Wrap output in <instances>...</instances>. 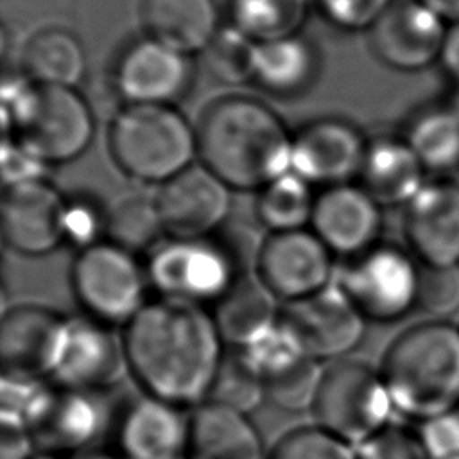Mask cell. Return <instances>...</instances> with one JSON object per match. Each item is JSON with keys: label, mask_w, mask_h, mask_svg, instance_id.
Instances as JSON below:
<instances>
[{"label": "cell", "mask_w": 459, "mask_h": 459, "mask_svg": "<svg viewBox=\"0 0 459 459\" xmlns=\"http://www.w3.org/2000/svg\"><path fill=\"white\" fill-rule=\"evenodd\" d=\"M122 341L140 393L186 411L208 400L228 350L210 308L167 298L149 299Z\"/></svg>", "instance_id": "cell-1"}, {"label": "cell", "mask_w": 459, "mask_h": 459, "mask_svg": "<svg viewBox=\"0 0 459 459\" xmlns=\"http://www.w3.org/2000/svg\"><path fill=\"white\" fill-rule=\"evenodd\" d=\"M201 163L231 190H260L292 167V134L264 102L230 95L208 104L197 126Z\"/></svg>", "instance_id": "cell-2"}, {"label": "cell", "mask_w": 459, "mask_h": 459, "mask_svg": "<svg viewBox=\"0 0 459 459\" xmlns=\"http://www.w3.org/2000/svg\"><path fill=\"white\" fill-rule=\"evenodd\" d=\"M4 136H13L43 163H66L91 143L95 120L90 102L75 90L5 74L2 84Z\"/></svg>", "instance_id": "cell-3"}, {"label": "cell", "mask_w": 459, "mask_h": 459, "mask_svg": "<svg viewBox=\"0 0 459 459\" xmlns=\"http://www.w3.org/2000/svg\"><path fill=\"white\" fill-rule=\"evenodd\" d=\"M380 375L393 407L429 420L459 405V330L423 323L405 330L387 348Z\"/></svg>", "instance_id": "cell-4"}, {"label": "cell", "mask_w": 459, "mask_h": 459, "mask_svg": "<svg viewBox=\"0 0 459 459\" xmlns=\"http://www.w3.org/2000/svg\"><path fill=\"white\" fill-rule=\"evenodd\" d=\"M109 151L133 179L163 185L194 165L197 131L169 104H127L109 127Z\"/></svg>", "instance_id": "cell-5"}, {"label": "cell", "mask_w": 459, "mask_h": 459, "mask_svg": "<svg viewBox=\"0 0 459 459\" xmlns=\"http://www.w3.org/2000/svg\"><path fill=\"white\" fill-rule=\"evenodd\" d=\"M149 287L158 298L210 308L244 274L238 255L226 240L165 237L145 255Z\"/></svg>", "instance_id": "cell-6"}, {"label": "cell", "mask_w": 459, "mask_h": 459, "mask_svg": "<svg viewBox=\"0 0 459 459\" xmlns=\"http://www.w3.org/2000/svg\"><path fill=\"white\" fill-rule=\"evenodd\" d=\"M70 290L82 316L122 330L145 307L151 287L138 255L102 240L75 253Z\"/></svg>", "instance_id": "cell-7"}, {"label": "cell", "mask_w": 459, "mask_h": 459, "mask_svg": "<svg viewBox=\"0 0 459 459\" xmlns=\"http://www.w3.org/2000/svg\"><path fill=\"white\" fill-rule=\"evenodd\" d=\"M106 394L56 380L36 385L22 416L38 450L74 459L95 448L99 439L111 430L117 412Z\"/></svg>", "instance_id": "cell-8"}, {"label": "cell", "mask_w": 459, "mask_h": 459, "mask_svg": "<svg viewBox=\"0 0 459 459\" xmlns=\"http://www.w3.org/2000/svg\"><path fill=\"white\" fill-rule=\"evenodd\" d=\"M393 409L380 371L362 360L325 366L314 405V423L357 446L384 427Z\"/></svg>", "instance_id": "cell-9"}, {"label": "cell", "mask_w": 459, "mask_h": 459, "mask_svg": "<svg viewBox=\"0 0 459 459\" xmlns=\"http://www.w3.org/2000/svg\"><path fill=\"white\" fill-rule=\"evenodd\" d=\"M70 319L43 303H16L0 319L2 378L20 384L54 380L68 339Z\"/></svg>", "instance_id": "cell-10"}, {"label": "cell", "mask_w": 459, "mask_h": 459, "mask_svg": "<svg viewBox=\"0 0 459 459\" xmlns=\"http://www.w3.org/2000/svg\"><path fill=\"white\" fill-rule=\"evenodd\" d=\"M335 281L366 321H396L418 305L420 269L394 244L378 242L348 258Z\"/></svg>", "instance_id": "cell-11"}, {"label": "cell", "mask_w": 459, "mask_h": 459, "mask_svg": "<svg viewBox=\"0 0 459 459\" xmlns=\"http://www.w3.org/2000/svg\"><path fill=\"white\" fill-rule=\"evenodd\" d=\"M333 256L310 228L267 233L256 247L253 274L285 305L328 287Z\"/></svg>", "instance_id": "cell-12"}, {"label": "cell", "mask_w": 459, "mask_h": 459, "mask_svg": "<svg viewBox=\"0 0 459 459\" xmlns=\"http://www.w3.org/2000/svg\"><path fill=\"white\" fill-rule=\"evenodd\" d=\"M281 319L308 357L328 364L353 351L366 330L364 316L337 281L312 296L281 305Z\"/></svg>", "instance_id": "cell-13"}, {"label": "cell", "mask_w": 459, "mask_h": 459, "mask_svg": "<svg viewBox=\"0 0 459 459\" xmlns=\"http://www.w3.org/2000/svg\"><path fill=\"white\" fill-rule=\"evenodd\" d=\"M66 197L47 179L4 186V244L22 256H45L65 246Z\"/></svg>", "instance_id": "cell-14"}, {"label": "cell", "mask_w": 459, "mask_h": 459, "mask_svg": "<svg viewBox=\"0 0 459 459\" xmlns=\"http://www.w3.org/2000/svg\"><path fill=\"white\" fill-rule=\"evenodd\" d=\"M154 201L167 237H210L230 215L231 188L203 163H194L160 185Z\"/></svg>", "instance_id": "cell-15"}, {"label": "cell", "mask_w": 459, "mask_h": 459, "mask_svg": "<svg viewBox=\"0 0 459 459\" xmlns=\"http://www.w3.org/2000/svg\"><path fill=\"white\" fill-rule=\"evenodd\" d=\"M192 79L190 56L151 36L131 41L113 70L115 91L127 104L172 106L190 90Z\"/></svg>", "instance_id": "cell-16"}, {"label": "cell", "mask_w": 459, "mask_h": 459, "mask_svg": "<svg viewBox=\"0 0 459 459\" xmlns=\"http://www.w3.org/2000/svg\"><path fill=\"white\" fill-rule=\"evenodd\" d=\"M190 411L140 393L118 407L113 448L124 459H186Z\"/></svg>", "instance_id": "cell-17"}, {"label": "cell", "mask_w": 459, "mask_h": 459, "mask_svg": "<svg viewBox=\"0 0 459 459\" xmlns=\"http://www.w3.org/2000/svg\"><path fill=\"white\" fill-rule=\"evenodd\" d=\"M448 25L420 0H393L369 29L375 56L391 68L416 72L441 56Z\"/></svg>", "instance_id": "cell-18"}, {"label": "cell", "mask_w": 459, "mask_h": 459, "mask_svg": "<svg viewBox=\"0 0 459 459\" xmlns=\"http://www.w3.org/2000/svg\"><path fill=\"white\" fill-rule=\"evenodd\" d=\"M368 142L360 129L342 118H317L292 138L290 170L312 186H333L359 178Z\"/></svg>", "instance_id": "cell-19"}, {"label": "cell", "mask_w": 459, "mask_h": 459, "mask_svg": "<svg viewBox=\"0 0 459 459\" xmlns=\"http://www.w3.org/2000/svg\"><path fill=\"white\" fill-rule=\"evenodd\" d=\"M380 204L351 183L326 186L316 195L310 230L335 255L353 258L378 244Z\"/></svg>", "instance_id": "cell-20"}, {"label": "cell", "mask_w": 459, "mask_h": 459, "mask_svg": "<svg viewBox=\"0 0 459 459\" xmlns=\"http://www.w3.org/2000/svg\"><path fill=\"white\" fill-rule=\"evenodd\" d=\"M127 373L122 332L86 316L72 317L56 382L109 393Z\"/></svg>", "instance_id": "cell-21"}, {"label": "cell", "mask_w": 459, "mask_h": 459, "mask_svg": "<svg viewBox=\"0 0 459 459\" xmlns=\"http://www.w3.org/2000/svg\"><path fill=\"white\" fill-rule=\"evenodd\" d=\"M405 237L425 265H459V185L425 183L405 210Z\"/></svg>", "instance_id": "cell-22"}, {"label": "cell", "mask_w": 459, "mask_h": 459, "mask_svg": "<svg viewBox=\"0 0 459 459\" xmlns=\"http://www.w3.org/2000/svg\"><path fill=\"white\" fill-rule=\"evenodd\" d=\"M186 459H267L249 414L206 400L188 416Z\"/></svg>", "instance_id": "cell-23"}, {"label": "cell", "mask_w": 459, "mask_h": 459, "mask_svg": "<svg viewBox=\"0 0 459 459\" xmlns=\"http://www.w3.org/2000/svg\"><path fill=\"white\" fill-rule=\"evenodd\" d=\"M210 312L226 348L244 350L276 326L281 303L255 274H242Z\"/></svg>", "instance_id": "cell-24"}, {"label": "cell", "mask_w": 459, "mask_h": 459, "mask_svg": "<svg viewBox=\"0 0 459 459\" xmlns=\"http://www.w3.org/2000/svg\"><path fill=\"white\" fill-rule=\"evenodd\" d=\"M425 170L427 169L403 136H380L368 142V151L359 172V185L380 206L409 204L425 185Z\"/></svg>", "instance_id": "cell-25"}, {"label": "cell", "mask_w": 459, "mask_h": 459, "mask_svg": "<svg viewBox=\"0 0 459 459\" xmlns=\"http://www.w3.org/2000/svg\"><path fill=\"white\" fill-rule=\"evenodd\" d=\"M147 36L183 52H203L217 34L219 11L213 0H142Z\"/></svg>", "instance_id": "cell-26"}, {"label": "cell", "mask_w": 459, "mask_h": 459, "mask_svg": "<svg viewBox=\"0 0 459 459\" xmlns=\"http://www.w3.org/2000/svg\"><path fill=\"white\" fill-rule=\"evenodd\" d=\"M317 72V48L301 34L256 45L253 82L274 97L301 95L314 84Z\"/></svg>", "instance_id": "cell-27"}, {"label": "cell", "mask_w": 459, "mask_h": 459, "mask_svg": "<svg viewBox=\"0 0 459 459\" xmlns=\"http://www.w3.org/2000/svg\"><path fill=\"white\" fill-rule=\"evenodd\" d=\"M22 63L30 81L65 88H75L84 79L88 66L81 39L63 27L38 30L27 41Z\"/></svg>", "instance_id": "cell-28"}, {"label": "cell", "mask_w": 459, "mask_h": 459, "mask_svg": "<svg viewBox=\"0 0 459 459\" xmlns=\"http://www.w3.org/2000/svg\"><path fill=\"white\" fill-rule=\"evenodd\" d=\"M403 140L429 170L459 165V104L427 106L411 117Z\"/></svg>", "instance_id": "cell-29"}, {"label": "cell", "mask_w": 459, "mask_h": 459, "mask_svg": "<svg viewBox=\"0 0 459 459\" xmlns=\"http://www.w3.org/2000/svg\"><path fill=\"white\" fill-rule=\"evenodd\" d=\"M316 195L308 181L289 170L258 190L255 215L267 233L310 228Z\"/></svg>", "instance_id": "cell-30"}, {"label": "cell", "mask_w": 459, "mask_h": 459, "mask_svg": "<svg viewBox=\"0 0 459 459\" xmlns=\"http://www.w3.org/2000/svg\"><path fill=\"white\" fill-rule=\"evenodd\" d=\"M308 0H230L231 25L256 43L299 34Z\"/></svg>", "instance_id": "cell-31"}, {"label": "cell", "mask_w": 459, "mask_h": 459, "mask_svg": "<svg viewBox=\"0 0 459 459\" xmlns=\"http://www.w3.org/2000/svg\"><path fill=\"white\" fill-rule=\"evenodd\" d=\"M165 237L154 197L127 195L108 210L106 240L134 255H147Z\"/></svg>", "instance_id": "cell-32"}, {"label": "cell", "mask_w": 459, "mask_h": 459, "mask_svg": "<svg viewBox=\"0 0 459 459\" xmlns=\"http://www.w3.org/2000/svg\"><path fill=\"white\" fill-rule=\"evenodd\" d=\"M256 45L255 39L246 36L235 25L221 27L201 52L204 68L212 77L224 84L237 86L253 82Z\"/></svg>", "instance_id": "cell-33"}, {"label": "cell", "mask_w": 459, "mask_h": 459, "mask_svg": "<svg viewBox=\"0 0 459 459\" xmlns=\"http://www.w3.org/2000/svg\"><path fill=\"white\" fill-rule=\"evenodd\" d=\"M208 400L249 414L265 402L264 380L240 350L228 348Z\"/></svg>", "instance_id": "cell-34"}, {"label": "cell", "mask_w": 459, "mask_h": 459, "mask_svg": "<svg viewBox=\"0 0 459 459\" xmlns=\"http://www.w3.org/2000/svg\"><path fill=\"white\" fill-rule=\"evenodd\" d=\"M323 369V362L308 355L301 357L294 364L264 380L265 402L273 403L276 409L289 412L310 411L316 400Z\"/></svg>", "instance_id": "cell-35"}, {"label": "cell", "mask_w": 459, "mask_h": 459, "mask_svg": "<svg viewBox=\"0 0 459 459\" xmlns=\"http://www.w3.org/2000/svg\"><path fill=\"white\" fill-rule=\"evenodd\" d=\"M267 459H357V452L314 423L283 432L267 450Z\"/></svg>", "instance_id": "cell-36"}, {"label": "cell", "mask_w": 459, "mask_h": 459, "mask_svg": "<svg viewBox=\"0 0 459 459\" xmlns=\"http://www.w3.org/2000/svg\"><path fill=\"white\" fill-rule=\"evenodd\" d=\"M106 217L108 210L90 197L66 199L65 246L77 253L106 240Z\"/></svg>", "instance_id": "cell-37"}, {"label": "cell", "mask_w": 459, "mask_h": 459, "mask_svg": "<svg viewBox=\"0 0 459 459\" xmlns=\"http://www.w3.org/2000/svg\"><path fill=\"white\" fill-rule=\"evenodd\" d=\"M418 307L446 316L459 307V265H425L420 269Z\"/></svg>", "instance_id": "cell-38"}, {"label": "cell", "mask_w": 459, "mask_h": 459, "mask_svg": "<svg viewBox=\"0 0 459 459\" xmlns=\"http://www.w3.org/2000/svg\"><path fill=\"white\" fill-rule=\"evenodd\" d=\"M357 459H429L418 436L400 427H384L355 446Z\"/></svg>", "instance_id": "cell-39"}, {"label": "cell", "mask_w": 459, "mask_h": 459, "mask_svg": "<svg viewBox=\"0 0 459 459\" xmlns=\"http://www.w3.org/2000/svg\"><path fill=\"white\" fill-rule=\"evenodd\" d=\"M323 16L344 29L362 30L371 29L385 13L393 0H316Z\"/></svg>", "instance_id": "cell-40"}, {"label": "cell", "mask_w": 459, "mask_h": 459, "mask_svg": "<svg viewBox=\"0 0 459 459\" xmlns=\"http://www.w3.org/2000/svg\"><path fill=\"white\" fill-rule=\"evenodd\" d=\"M418 437L429 459L459 457V411L452 409L425 420Z\"/></svg>", "instance_id": "cell-41"}, {"label": "cell", "mask_w": 459, "mask_h": 459, "mask_svg": "<svg viewBox=\"0 0 459 459\" xmlns=\"http://www.w3.org/2000/svg\"><path fill=\"white\" fill-rule=\"evenodd\" d=\"M47 163L29 152L13 136H4L2 142V179L4 186L45 179Z\"/></svg>", "instance_id": "cell-42"}, {"label": "cell", "mask_w": 459, "mask_h": 459, "mask_svg": "<svg viewBox=\"0 0 459 459\" xmlns=\"http://www.w3.org/2000/svg\"><path fill=\"white\" fill-rule=\"evenodd\" d=\"M38 452L34 437L22 412L2 409L0 459H29Z\"/></svg>", "instance_id": "cell-43"}, {"label": "cell", "mask_w": 459, "mask_h": 459, "mask_svg": "<svg viewBox=\"0 0 459 459\" xmlns=\"http://www.w3.org/2000/svg\"><path fill=\"white\" fill-rule=\"evenodd\" d=\"M439 61L448 77L459 88V22L448 25Z\"/></svg>", "instance_id": "cell-44"}, {"label": "cell", "mask_w": 459, "mask_h": 459, "mask_svg": "<svg viewBox=\"0 0 459 459\" xmlns=\"http://www.w3.org/2000/svg\"><path fill=\"white\" fill-rule=\"evenodd\" d=\"M448 23L459 22V0H420Z\"/></svg>", "instance_id": "cell-45"}, {"label": "cell", "mask_w": 459, "mask_h": 459, "mask_svg": "<svg viewBox=\"0 0 459 459\" xmlns=\"http://www.w3.org/2000/svg\"><path fill=\"white\" fill-rule=\"evenodd\" d=\"M74 459H124V457L113 446L111 448L95 446V448H91V450H88V452H84V454H81Z\"/></svg>", "instance_id": "cell-46"}, {"label": "cell", "mask_w": 459, "mask_h": 459, "mask_svg": "<svg viewBox=\"0 0 459 459\" xmlns=\"http://www.w3.org/2000/svg\"><path fill=\"white\" fill-rule=\"evenodd\" d=\"M29 459H72V457H66V455H59V454H52V452H41L38 450L32 457Z\"/></svg>", "instance_id": "cell-47"}, {"label": "cell", "mask_w": 459, "mask_h": 459, "mask_svg": "<svg viewBox=\"0 0 459 459\" xmlns=\"http://www.w3.org/2000/svg\"><path fill=\"white\" fill-rule=\"evenodd\" d=\"M452 459H459V457H452Z\"/></svg>", "instance_id": "cell-48"}]
</instances>
